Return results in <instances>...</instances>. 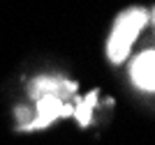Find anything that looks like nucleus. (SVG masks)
Wrapping results in <instances>:
<instances>
[{"mask_svg":"<svg viewBox=\"0 0 155 145\" xmlns=\"http://www.w3.org/2000/svg\"><path fill=\"white\" fill-rule=\"evenodd\" d=\"M146 23H148V12L141 7H130L123 14H118V19L114 21V30L107 39V55L111 62L118 65L130 55V51Z\"/></svg>","mask_w":155,"mask_h":145,"instance_id":"obj_1","label":"nucleus"},{"mask_svg":"<svg viewBox=\"0 0 155 145\" xmlns=\"http://www.w3.org/2000/svg\"><path fill=\"white\" fill-rule=\"evenodd\" d=\"M74 92H77V83L67 81V78H60V76H39L30 85L32 99H39V97H60V99H67Z\"/></svg>","mask_w":155,"mask_h":145,"instance_id":"obj_3","label":"nucleus"},{"mask_svg":"<svg viewBox=\"0 0 155 145\" xmlns=\"http://www.w3.org/2000/svg\"><path fill=\"white\" fill-rule=\"evenodd\" d=\"M35 104H37V113H35V118H32L28 125L21 127L23 131L44 129V127H49L56 118H67V115H72V104H67V101L60 99V97H39V99H35Z\"/></svg>","mask_w":155,"mask_h":145,"instance_id":"obj_2","label":"nucleus"},{"mask_svg":"<svg viewBox=\"0 0 155 145\" xmlns=\"http://www.w3.org/2000/svg\"><path fill=\"white\" fill-rule=\"evenodd\" d=\"M97 97H100V92H97V90H93L86 99L77 101V104H72V115L79 120V125H81V127H88V125H91L93 108L97 106Z\"/></svg>","mask_w":155,"mask_h":145,"instance_id":"obj_5","label":"nucleus"},{"mask_svg":"<svg viewBox=\"0 0 155 145\" xmlns=\"http://www.w3.org/2000/svg\"><path fill=\"white\" fill-rule=\"evenodd\" d=\"M153 21H155V12H153Z\"/></svg>","mask_w":155,"mask_h":145,"instance_id":"obj_6","label":"nucleus"},{"mask_svg":"<svg viewBox=\"0 0 155 145\" xmlns=\"http://www.w3.org/2000/svg\"><path fill=\"white\" fill-rule=\"evenodd\" d=\"M130 76L139 90L155 92V51H143L132 60Z\"/></svg>","mask_w":155,"mask_h":145,"instance_id":"obj_4","label":"nucleus"}]
</instances>
